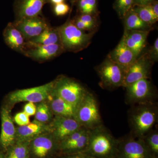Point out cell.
I'll list each match as a JSON object with an SVG mask.
<instances>
[{"label": "cell", "mask_w": 158, "mask_h": 158, "mask_svg": "<svg viewBox=\"0 0 158 158\" xmlns=\"http://www.w3.org/2000/svg\"><path fill=\"white\" fill-rule=\"evenodd\" d=\"M6 158H30L29 142H16L5 153Z\"/></svg>", "instance_id": "cell-24"}, {"label": "cell", "mask_w": 158, "mask_h": 158, "mask_svg": "<svg viewBox=\"0 0 158 158\" xmlns=\"http://www.w3.org/2000/svg\"><path fill=\"white\" fill-rule=\"evenodd\" d=\"M46 101L54 116L74 118L76 107L57 96L52 92V90Z\"/></svg>", "instance_id": "cell-21"}, {"label": "cell", "mask_w": 158, "mask_h": 158, "mask_svg": "<svg viewBox=\"0 0 158 158\" xmlns=\"http://www.w3.org/2000/svg\"><path fill=\"white\" fill-rule=\"evenodd\" d=\"M23 111L29 116H34L36 113V106L34 103L29 102L25 105Z\"/></svg>", "instance_id": "cell-36"}, {"label": "cell", "mask_w": 158, "mask_h": 158, "mask_svg": "<svg viewBox=\"0 0 158 158\" xmlns=\"http://www.w3.org/2000/svg\"><path fill=\"white\" fill-rule=\"evenodd\" d=\"M74 118L83 127L90 130L102 124L97 101L89 91L77 107Z\"/></svg>", "instance_id": "cell-5"}, {"label": "cell", "mask_w": 158, "mask_h": 158, "mask_svg": "<svg viewBox=\"0 0 158 158\" xmlns=\"http://www.w3.org/2000/svg\"><path fill=\"white\" fill-rule=\"evenodd\" d=\"M54 81L45 85L11 91L4 99L2 106L11 111L15 105L21 102L39 103L46 100L53 88Z\"/></svg>", "instance_id": "cell-4"}, {"label": "cell", "mask_w": 158, "mask_h": 158, "mask_svg": "<svg viewBox=\"0 0 158 158\" xmlns=\"http://www.w3.org/2000/svg\"><path fill=\"white\" fill-rule=\"evenodd\" d=\"M64 156L65 157L63 158H93L90 156L85 154L84 153H79Z\"/></svg>", "instance_id": "cell-38"}, {"label": "cell", "mask_w": 158, "mask_h": 158, "mask_svg": "<svg viewBox=\"0 0 158 158\" xmlns=\"http://www.w3.org/2000/svg\"><path fill=\"white\" fill-rule=\"evenodd\" d=\"M125 88L126 89V102L128 104L152 102L156 98L154 89L148 79L139 80Z\"/></svg>", "instance_id": "cell-8"}, {"label": "cell", "mask_w": 158, "mask_h": 158, "mask_svg": "<svg viewBox=\"0 0 158 158\" xmlns=\"http://www.w3.org/2000/svg\"><path fill=\"white\" fill-rule=\"evenodd\" d=\"M58 27L61 44L65 52H78L90 45L93 33L80 30L74 25L72 19H68Z\"/></svg>", "instance_id": "cell-3"}, {"label": "cell", "mask_w": 158, "mask_h": 158, "mask_svg": "<svg viewBox=\"0 0 158 158\" xmlns=\"http://www.w3.org/2000/svg\"><path fill=\"white\" fill-rule=\"evenodd\" d=\"M153 63L147 52L138 57L126 74L123 88L144 79H149Z\"/></svg>", "instance_id": "cell-15"}, {"label": "cell", "mask_w": 158, "mask_h": 158, "mask_svg": "<svg viewBox=\"0 0 158 158\" xmlns=\"http://www.w3.org/2000/svg\"><path fill=\"white\" fill-rule=\"evenodd\" d=\"M133 9L138 15V17L151 27L158 21L150 5L146 6H135Z\"/></svg>", "instance_id": "cell-27"}, {"label": "cell", "mask_w": 158, "mask_h": 158, "mask_svg": "<svg viewBox=\"0 0 158 158\" xmlns=\"http://www.w3.org/2000/svg\"><path fill=\"white\" fill-rule=\"evenodd\" d=\"M151 61L154 62L158 61V38L156 39L153 45L149 50L148 52H147Z\"/></svg>", "instance_id": "cell-34"}, {"label": "cell", "mask_w": 158, "mask_h": 158, "mask_svg": "<svg viewBox=\"0 0 158 158\" xmlns=\"http://www.w3.org/2000/svg\"><path fill=\"white\" fill-rule=\"evenodd\" d=\"M0 158H6L5 153L0 150Z\"/></svg>", "instance_id": "cell-41"}, {"label": "cell", "mask_w": 158, "mask_h": 158, "mask_svg": "<svg viewBox=\"0 0 158 158\" xmlns=\"http://www.w3.org/2000/svg\"><path fill=\"white\" fill-rule=\"evenodd\" d=\"M153 12L155 15V17L157 20H158V2L157 1H155L153 2L152 3L150 4Z\"/></svg>", "instance_id": "cell-39"}, {"label": "cell", "mask_w": 158, "mask_h": 158, "mask_svg": "<svg viewBox=\"0 0 158 158\" xmlns=\"http://www.w3.org/2000/svg\"><path fill=\"white\" fill-rule=\"evenodd\" d=\"M113 9L121 19L133 8V0H115Z\"/></svg>", "instance_id": "cell-30"}, {"label": "cell", "mask_w": 158, "mask_h": 158, "mask_svg": "<svg viewBox=\"0 0 158 158\" xmlns=\"http://www.w3.org/2000/svg\"><path fill=\"white\" fill-rule=\"evenodd\" d=\"M156 0H133V7L135 6H146Z\"/></svg>", "instance_id": "cell-37"}, {"label": "cell", "mask_w": 158, "mask_h": 158, "mask_svg": "<svg viewBox=\"0 0 158 158\" xmlns=\"http://www.w3.org/2000/svg\"><path fill=\"white\" fill-rule=\"evenodd\" d=\"M89 131L88 146L83 153L93 158H117L118 139L103 124Z\"/></svg>", "instance_id": "cell-1"}, {"label": "cell", "mask_w": 158, "mask_h": 158, "mask_svg": "<svg viewBox=\"0 0 158 158\" xmlns=\"http://www.w3.org/2000/svg\"><path fill=\"white\" fill-rule=\"evenodd\" d=\"M97 15L89 14H80L78 18L85 23L92 26L94 28L97 27Z\"/></svg>", "instance_id": "cell-33"}, {"label": "cell", "mask_w": 158, "mask_h": 158, "mask_svg": "<svg viewBox=\"0 0 158 158\" xmlns=\"http://www.w3.org/2000/svg\"><path fill=\"white\" fill-rule=\"evenodd\" d=\"M65 52L60 44L43 45L26 41L23 55L32 60L42 63L53 59Z\"/></svg>", "instance_id": "cell-10"}, {"label": "cell", "mask_w": 158, "mask_h": 158, "mask_svg": "<svg viewBox=\"0 0 158 158\" xmlns=\"http://www.w3.org/2000/svg\"><path fill=\"white\" fill-rule=\"evenodd\" d=\"M158 118V106L155 103L136 105L129 114L131 135L134 138L143 139L153 129L157 123Z\"/></svg>", "instance_id": "cell-2"}, {"label": "cell", "mask_w": 158, "mask_h": 158, "mask_svg": "<svg viewBox=\"0 0 158 158\" xmlns=\"http://www.w3.org/2000/svg\"><path fill=\"white\" fill-rule=\"evenodd\" d=\"M144 143L150 152L156 158L158 156V129H152L143 138Z\"/></svg>", "instance_id": "cell-28"}, {"label": "cell", "mask_w": 158, "mask_h": 158, "mask_svg": "<svg viewBox=\"0 0 158 158\" xmlns=\"http://www.w3.org/2000/svg\"><path fill=\"white\" fill-rule=\"evenodd\" d=\"M30 116L23 112L16 113L13 117V120L19 126L27 125L30 123Z\"/></svg>", "instance_id": "cell-31"}, {"label": "cell", "mask_w": 158, "mask_h": 158, "mask_svg": "<svg viewBox=\"0 0 158 158\" xmlns=\"http://www.w3.org/2000/svg\"><path fill=\"white\" fill-rule=\"evenodd\" d=\"M65 0H48V3H50L52 5H55L59 3L64 2Z\"/></svg>", "instance_id": "cell-40"}, {"label": "cell", "mask_w": 158, "mask_h": 158, "mask_svg": "<svg viewBox=\"0 0 158 158\" xmlns=\"http://www.w3.org/2000/svg\"><path fill=\"white\" fill-rule=\"evenodd\" d=\"M96 70L102 88L113 89L123 87L125 72L120 65L108 57L97 67Z\"/></svg>", "instance_id": "cell-7"}, {"label": "cell", "mask_w": 158, "mask_h": 158, "mask_svg": "<svg viewBox=\"0 0 158 158\" xmlns=\"http://www.w3.org/2000/svg\"><path fill=\"white\" fill-rule=\"evenodd\" d=\"M76 3L81 14L97 15V0H78Z\"/></svg>", "instance_id": "cell-29"}, {"label": "cell", "mask_w": 158, "mask_h": 158, "mask_svg": "<svg viewBox=\"0 0 158 158\" xmlns=\"http://www.w3.org/2000/svg\"><path fill=\"white\" fill-rule=\"evenodd\" d=\"M11 111L4 107H1L0 150L5 153L16 142V128L10 114Z\"/></svg>", "instance_id": "cell-13"}, {"label": "cell", "mask_w": 158, "mask_h": 158, "mask_svg": "<svg viewBox=\"0 0 158 158\" xmlns=\"http://www.w3.org/2000/svg\"><path fill=\"white\" fill-rule=\"evenodd\" d=\"M77 1L78 0H70V2H71L72 4L76 3Z\"/></svg>", "instance_id": "cell-42"}, {"label": "cell", "mask_w": 158, "mask_h": 158, "mask_svg": "<svg viewBox=\"0 0 158 158\" xmlns=\"http://www.w3.org/2000/svg\"><path fill=\"white\" fill-rule=\"evenodd\" d=\"M34 120L46 124H49L52 120L54 115L46 100L38 103Z\"/></svg>", "instance_id": "cell-25"}, {"label": "cell", "mask_w": 158, "mask_h": 158, "mask_svg": "<svg viewBox=\"0 0 158 158\" xmlns=\"http://www.w3.org/2000/svg\"><path fill=\"white\" fill-rule=\"evenodd\" d=\"M117 158H156L141 138L132 136L118 139Z\"/></svg>", "instance_id": "cell-9"}, {"label": "cell", "mask_w": 158, "mask_h": 158, "mask_svg": "<svg viewBox=\"0 0 158 158\" xmlns=\"http://www.w3.org/2000/svg\"><path fill=\"white\" fill-rule=\"evenodd\" d=\"M3 38L6 45L17 52L23 54L25 49L26 40L13 23H9L4 29Z\"/></svg>", "instance_id": "cell-20"}, {"label": "cell", "mask_w": 158, "mask_h": 158, "mask_svg": "<svg viewBox=\"0 0 158 158\" xmlns=\"http://www.w3.org/2000/svg\"><path fill=\"white\" fill-rule=\"evenodd\" d=\"M89 131V129L82 127L59 142L58 151L63 155L84 152L88 146Z\"/></svg>", "instance_id": "cell-12"}, {"label": "cell", "mask_w": 158, "mask_h": 158, "mask_svg": "<svg viewBox=\"0 0 158 158\" xmlns=\"http://www.w3.org/2000/svg\"><path fill=\"white\" fill-rule=\"evenodd\" d=\"M124 31L151 30L152 27L143 22L136 14L133 8L123 19Z\"/></svg>", "instance_id": "cell-23"}, {"label": "cell", "mask_w": 158, "mask_h": 158, "mask_svg": "<svg viewBox=\"0 0 158 158\" xmlns=\"http://www.w3.org/2000/svg\"><path fill=\"white\" fill-rule=\"evenodd\" d=\"M150 31L131 30L124 31V33L142 51L146 46L148 37Z\"/></svg>", "instance_id": "cell-26"}, {"label": "cell", "mask_w": 158, "mask_h": 158, "mask_svg": "<svg viewBox=\"0 0 158 158\" xmlns=\"http://www.w3.org/2000/svg\"><path fill=\"white\" fill-rule=\"evenodd\" d=\"M138 57L127 46L122 39L117 46L107 56L109 59L120 65L126 74Z\"/></svg>", "instance_id": "cell-19"}, {"label": "cell", "mask_w": 158, "mask_h": 158, "mask_svg": "<svg viewBox=\"0 0 158 158\" xmlns=\"http://www.w3.org/2000/svg\"><path fill=\"white\" fill-rule=\"evenodd\" d=\"M27 41L43 45L61 44L59 27H53L49 26L37 37Z\"/></svg>", "instance_id": "cell-22"}, {"label": "cell", "mask_w": 158, "mask_h": 158, "mask_svg": "<svg viewBox=\"0 0 158 158\" xmlns=\"http://www.w3.org/2000/svg\"><path fill=\"white\" fill-rule=\"evenodd\" d=\"M59 145L52 133L38 136L29 142L30 158H50L59 150Z\"/></svg>", "instance_id": "cell-11"}, {"label": "cell", "mask_w": 158, "mask_h": 158, "mask_svg": "<svg viewBox=\"0 0 158 158\" xmlns=\"http://www.w3.org/2000/svg\"><path fill=\"white\" fill-rule=\"evenodd\" d=\"M70 7L65 2L54 5V13L56 16H64L68 13Z\"/></svg>", "instance_id": "cell-32"}, {"label": "cell", "mask_w": 158, "mask_h": 158, "mask_svg": "<svg viewBox=\"0 0 158 158\" xmlns=\"http://www.w3.org/2000/svg\"><path fill=\"white\" fill-rule=\"evenodd\" d=\"M49 124L52 134L59 143L82 127L74 118L61 116H54Z\"/></svg>", "instance_id": "cell-16"}, {"label": "cell", "mask_w": 158, "mask_h": 158, "mask_svg": "<svg viewBox=\"0 0 158 158\" xmlns=\"http://www.w3.org/2000/svg\"><path fill=\"white\" fill-rule=\"evenodd\" d=\"M48 3V0H15V20L41 15L44 6Z\"/></svg>", "instance_id": "cell-17"}, {"label": "cell", "mask_w": 158, "mask_h": 158, "mask_svg": "<svg viewBox=\"0 0 158 158\" xmlns=\"http://www.w3.org/2000/svg\"><path fill=\"white\" fill-rule=\"evenodd\" d=\"M88 91L78 81L65 76L54 80L52 92L76 108Z\"/></svg>", "instance_id": "cell-6"}, {"label": "cell", "mask_w": 158, "mask_h": 158, "mask_svg": "<svg viewBox=\"0 0 158 158\" xmlns=\"http://www.w3.org/2000/svg\"><path fill=\"white\" fill-rule=\"evenodd\" d=\"M72 21L74 25L77 28H78L80 30H81V31H91L94 30V28L92 27V26L83 22L77 17L74 18L73 19H72Z\"/></svg>", "instance_id": "cell-35"}, {"label": "cell", "mask_w": 158, "mask_h": 158, "mask_svg": "<svg viewBox=\"0 0 158 158\" xmlns=\"http://www.w3.org/2000/svg\"><path fill=\"white\" fill-rule=\"evenodd\" d=\"M13 23L22 34L26 41L37 37L50 26L41 15L15 20Z\"/></svg>", "instance_id": "cell-14"}, {"label": "cell", "mask_w": 158, "mask_h": 158, "mask_svg": "<svg viewBox=\"0 0 158 158\" xmlns=\"http://www.w3.org/2000/svg\"><path fill=\"white\" fill-rule=\"evenodd\" d=\"M16 142H29L44 134L52 133L50 124L34 120L28 124L16 128Z\"/></svg>", "instance_id": "cell-18"}]
</instances>
